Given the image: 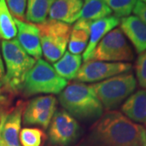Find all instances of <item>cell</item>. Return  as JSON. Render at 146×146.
<instances>
[{
	"label": "cell",
	"instance_id": "cell-9",
	"mask_svg": "<svg viewBox=\"0 0 146 146\" xmlns=\"http://www.w3.org/2000/svg\"><path fill=\"white\" fill-rule=\"evenodd\" d=\"M130 63H110L87 60L81 65L76 80L80 83H98L123 73L130 72Z\"/></svg>",
	"mask_w": 146,
	"mask_h": 146
},
{
	"label": "cell",
	"instance_id": "cell-31",
	"mask_svg": "<svg viewBox=\"0 0 146 146\" xmlns=\"http://www.w3.org/2000/svg\"><path fill=\"white\" fill-rule=\"evenodd\" d=\"M140 1H141V2H143L144 3H145V4H146V0H140Z\"/></svg>",
	"mask_w": 146,
	"mask_h": 146
},
{
	"label": "cell",
	"instance_id": "cell-14",
	"mask_svg": "<svg viewBox=\"0 0 146 146\" xmlns=\"http://www.w3.org/2000/svg\"><path fill=\"white\" fill-rule=\"evenodd\" d=\"M82 7V0H54L49 12V18L71 25L80 18Z\"/></svg>",
	"mask_w": 146,
	"mask_h": 146
},
{
	"label": "cell",
	"instance_id": "cell-10",
	"mask_svg": "<svg viewBox=\"0 0 146 146\" xmlns=\"http://www.w3.org/2000/svg\"><path fill=\"white\" fill-rule=\"evenodd\" d=\"M56 110L57 99L53 95L36 97L30 100L25 106L23 113V123L25 125L39 126L46 129Z\"/></svg>",
	"mask_w": 146,
	"mask_h": 146
},
{
	"label": "cell",
	"instance_id": "cell-27",
	"mask_svg": "<svg viewBox=\"0 0 146 146\" xmlns=\"http://www.w3.org/2000/svg\"><path fill=\"white\" fill-rule=\"evenodd\" d=\"M4 76H5V66H4L3 58H2L1 53H0V82L1 83L4 78Z\"/></svg>",
	"mask_w": 146,
	"mask_h": 146
},
{
	"label": "cell",
	"instance_id": "cell-5",
	"mask_svg": "<svg viewBox=\"0 0 146 146\" xmlns=\"http://www.w3.org/2000/svg\"><path fill=\"white\" fill-rule=\"evenodd\" d=\"M94 94L106 110L119 107L136 88V80L133 74L123 73L90 85Z\"/></svg>",
	"mask_w": 146,
	"mask_h": 146
},
{
	"label": "cell",
	"instance_id": "cell-7",
	"mask_svg": "<svg viewBox=\"0 0 146 146\" xmlns=\"http://www.w3.org/2000/svg\"><path fill=\"white\" fill-rule=\"evenodd\" d=\"M132 50L120 28H115L101 40L89 60L110 63H127L133 60Z\"/></svg>",
	"mask_w": 146,
	"mask_h": 146
},
{
	"label": "cell",
	"instance_id": "cell-11",
	"mask_svg": "<svg viewBox=\"0 0 146 146\" xmlns=\"http://www.w3.org/2000/svg\"><path fill=\"white\" fill-rule=\"evenodd\" d=\"M25 106L24 102L19 101L12 109L6 111L1 119L0 139L7 146H21L20 133Z\"/></svg>",
	"mask_w": 146,
	"mask_h": 146
},
{
	"label": "cell",
	"instance_id": "cell-15",
	"mask_svg": "<svg viewBox=\"0 0 146 146\" xmlns=\"http://www.w3.org/2000/svg\"><path fill=\"white\" fill-rule=\"evenodd\" d=\"M120 25V19L115 16H110L98 21H93L90 25V35L88 46L83 53L84 61L89 60V56L97 45L107 33Z\"/></svg>",
	"mask_w": 146,
	"mask_h": 146
},
{
	"label": "cell",
	"instance_id": "cell-12",
	"mask_svg": "<svg viewBox=\"0 0 146 146\" xmlns=\"http://www.w3.org/2000/svg\"><path fill=\"white\" fill-rule=\"evenodd\" d=\"M15 19L17 27V38L25 52L35 59H40L42 55L39 29L36 24Z\"/></svg>",
	"mask_w": 146,
	"mask_h": 146
},
{
	"label": "cell",
	"instance_id": "cell-17",
	"mask_svg": "<svg viewBox=\"0 0 146 146\" xmlns=\"http://www.w3.org/2000/svg\"><path fill=\"white\" fill-rule=\"evenodd\" d=\"M91 21L79 19L72 27V32L68 42L69 52L73 54H80L84 52L88 46L90 35Z\"/></svg>",
	"mask_w": 146,
	"mask_h": 146
},
{
	"label": "cell",
	"instance_id": "cell-22",
	"mask_svg": "<svg viewBox=\"0 0 146 146\" xmlns=\"http://www.w3.org/2000/svg\"><path fill=\"white\" fill-rule=\"evenodd\" d=\"M114 16L122 19L130 16L138 0H103Z\"/></svg>",
	"mask_w": 146,
	"mask_h": 146
},
{
	"label": "cell",
	"instance_id": "cell-3",
	"mask_svg": "<svg viewBox=\"0 0 146 146\" xmlns=\"http://www.w3.org/2000/svg\"><path fill=\"white\" fill-rule=\"evenodd\" d=\"M1 50L5 66V76L2 81L4 91L16 94L21 90L28 72L36 59L28 54L16 39L1 42Z\"/></svg>",
	"mask_w": 146,
	"mask_h": 146
},
{
	"label": "cell",
	"instance_id": "cell-28",
	"mask_svg": "<svg viewBox=\"0 0 146 146\" xmlns=\"http://www.w3.org/2000/svg\"><path fill=\"white\" fill-rule=\"evenodd\" d=\"M5 103V102L0 101V121H1V119L3 117V115H4V113L6 112Z\"/></svg>",
	"mask_w": 146,
	"mask_h": 146
},
{
	"label": "cell",
	"instance_id": "cell-30",
	"mask_svg": "<svg viewBox=\"0 0 146 146\" xmlns=\"http://www.w3.org/2000/svg\"><path fill=\"white\" fill-rule=\"evenodd\" d=\"M0 146H7V145L5 143H4V141L0 139Z\"/></svg>",
	"mask_w": 146,
	"mask_h": 146
},
{
	"label": "cell",
	"instance_id": "cell-19",
	"mask_svg": "<svg viewBox=\"0 0 146 146\" xmlns=\"http://www.w3.org/2000/svg\"><path fill=\"white\" fill-rule=\"evenodd\" d=\"M54 0H27L25 21L39 25L47 21Z\"/></svg>",
	"mask_w": 146,
	"mask_h": 146
},
{
	"label": "cell",
	"instance_id": "cell-4",
	"mask_svg": "<svg viewBox=\"0 0 146 146\" xmlns=\"http://www.w3.org/2000/svg\"><path fill=\"white\" fill-rule=\"evenodd\" d=\"M67 85L68 80L61 77L48 62L40 58L27 74L21 92L26 97L59 94Z\"/></svg>",
	"mask_w": 146,
	"mask_h": 146
},
{
	"label": "cell",
	"instance_id": "cell-1",
	"mask_svg": "<svg viewBox=\"0 0 146 146\" xmlns=\"http://www.w3.org/2000/svg\"><path fill=\"white\" fill-rule=\"evenodd\" d=\"M80 146H146V130L121 112L109 110L96 121Z\"/></svg>",
	"mask_w": 146,
	"mask_h": 146
},
{
	"label": "cell",
	"instance_id": "cell-16",
	"mask_svg": "<svg viewBox=\"0 0 146 146\" xmlns=\"http://www.w3.org/2000/svg\"><path fill=\"white\" fill-rule=\"evenodd\" d=\"M122 114L136 123H146V90L130 95L121 107Z\"/></svg>",
	"mask_w": 146,
	"mask_h": 146
},
{
	"label": "cell",
	"instance_id": "cell-23",
	"mask_svg": "<svg viewBox=\"0 0 146 146\" xmlns=\"http://www.w3.org/2000/svg\"><path fill=\"white\" fill-rule=\"evenodd\" d=\"M45 137L43 131L37 127H25L20 133V143L22 146H42Z\"/></svg>",
	"mask_w": 146,
	"mask_h": 146
},
{
	"label": "cell",
	"instance_id": "cell-6",
	"mask_svg": "<svg viewBox=\"0 0 146 146\" xmlns=\"http://www.w3.org/2000/svg\"><path fill=\"white\" fill-rule=\"evenodd\" d=\"M36 25L39 29L42 54L48 62L54 63L66 52L72 26L53 20H47Z\"/></svg>",
	"mask_w": 146,
	"mask_h": 146
},
{
	"label": "cell",
	"instance_id": "cell-24",
	"mask_svg": "<svg viewBox=\"0 0 146 146\" xmlns=\"http://www.w3.org/2000/svg\"><path fill=\"white\" fill-rule=\"evenodd\" d=\"M11 14L16 19L25 21L27 0H5Z\"/></svg>",
	"mask_w": 146,
	"mask_h": 146
},
{
	"label": "cell",
	"instance_id": "cell-21",
	"mask_svg": "<svg viewBox=\"0 0 146 146\" xmlns=\"http://www.w3.org/2000/svg\"><path fill=\"white\" fill-rule=\"evenodd\" d=\"M17 35L15 19L11 14L5 0H0V38L5 41L14 39Z\"/></svg>",
	"mask_w": 146,
	"mask_h": 146
},
{
	"label": "cell",
	"instance_id": "cell-8",
	"mask_svg": "<svg viewBox=\"0 0 146 146\" xmlns=\"http://www.w3.org/2000/svg\"><path fill=\"white\" fill-rule=\"evenodd\" d=\"M80 127L77 120L65 110H58L48 129V139L53 146H68L77 139Z\"/></svg>",
	"mask_w": 146,
	"mask_h": 146
},
{
	"label": "cell",
	"instance_id": "cell-25",
	"mask_svg": "<svg viewBox=\"0 0 146 146\" xmlns=\"http://www.w3.org/2000/svg\"><path fill=\"white\" fill-rule=\"evenodd\" d=\"M135 69L139 85L146 90V50L139 54L136 59Z\"/></svg>",
	"mask_w": 146,
	"mask_h": 146
},
{
	"label": "cell",
	"instance_id": "cell-29",
	"mask_svg": "<svg viewBox=\"0 0 146 146\" xmlns=\"http://www.w3.org/2000/svg\"><path fill=\"white\" fill-rule=\"evenodd\" d=\"M3 91H4L3 85V84L0 82V101H3V102H6L7 98H6L5 96H4V94H3Z\"/></svg>",
	"mask_w": 146,
	"mask_h": 146
},
{
	"label": "cell",
	"instance_id": "cell-18",
	"mask_svg": "<svg viewBox=\"0 0 146 146\" xmlns=\"http://www.w3.org/2000/svg\"><path fill=\"white\" fill-rule=\"evenodd\" d=\"M82 58L80 54H73L66 51L57 62L54 63L56 72L66 80L76 79L80 68L81 67Z\"/></svg>",
	"mask_w": 146,
	"mask_h": 146
},
{
	"label": "cell",
	"instance_id": "cell-20",
	"mask_svg": "<svg viewBox=\"0 0 146 146\" xmlns=\"http://www.w3.org/2000/svg\"><path fill=\"white\" fill-rule=\"evenodd\" d=\"M111 14L112 11L103 0H84L80 19L93 22L111 16Z\"/></svg>",
	"mask_w": 146,
	"mask_h": 146
},
{
	"label": "cell",
	"instance_id": "cell-26",
	"mask_svg": "<svg viewBox=\"0 0 146 146\" xmlns=\"http://www.w3.org/2000/svg\"><path fill=\"white\" fill-rule=\"evenodd\" d=\"M133 13L135 16L141 19L146 25V4L140 0L137 1L136 6L133 9Z\"/></svg>",
	"mask_w": 146,
	"mask_h": 146
},
{
	"label": "cell",
	"instance_id": "cell-13",
	"mask_svg": "<svg viewBox=\"0 0 146 146\" xmlns=\"http://www.w3.org/2000/svg\"><path fill=\"white\" fill-rule=\"evenodd\" d=\"M120 29L126 36L136 53L139 54L146 50V25L136 16L120 19Z\"/></svg>",
	"mask_w": 146,
	"mask_h": 146
},
{
	"label": "cell",
	"instance_id": "cell-2",
	"mask_svg": "<svg viewBox=\"0 0 146 146\" xmlns=\"http://www.w3.org/2000/svg\"><path fill=\"white\" fill-rule=\"evenodd\" d=\"M59 103L76 119H98L103 115V106L94 94L90 85L72 83L58 94Z\"/></svg>",
	"mask_w": 146,
	"mask_h": 146
}]
</instances>
